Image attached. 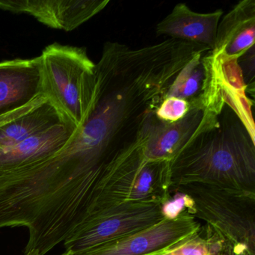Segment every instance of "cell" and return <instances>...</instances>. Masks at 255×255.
Returning <instances> with one entry per match:
<instances>
[{"label":"cell","instance_id":"cell-1","mask_svg":"<svg viewBox=\"0 0 255 255\" xmlns=\"http://www.w3.org/2000/svg\"><path fill=\"white\" fill-rule=\"evenodd\" d=\"M201 128L170 161L171 190L186 184L255 194V141L234 109L207 107Z\"/></svg>","mask_w":255,"mask_h":255},{"label":"cell","instance_id":"cell-2","mask_svg":"<svg viewBox=\"0 0 255 255\" xmlns=\"http://www.w3.org/2000/svg\"><path fill=\"white\" fill-rule=\"evenodd\" d=\"M171 191L189 195L194 203L193 216L205 220L237 252L255 255V194L195 183Z\"/></svg>","mask_w":255,"mask_h":255},{"label":"cell","instance_id":"cell-3","mask_svg":"<svg viewBox=\"0 0 255 255\" xmlns=\"http://www.w3.org/2000/svg\"><path fill=\"white\" fill-rule=\"evenodd\" d=\"M44 94L77 127L83 123L85 77L95 63L86 49L50 44L40 56Z\"/></svg>","mask_w":255,"mask_h":255},{"label":"cell","instance_id":"cell-4","mask_svg":"<svg viewBox=\"0 0 255 255\" xmlns=\"http://www.w3.org/2000/svg\"><path fill=\"white\" fill-rule=\"evenodd\" d=\"M162 202L129 203L106 212L82 225L64 243L65 251L78 255L130 235L163 220Z\"/></svg>","mask_w":255,"mask_h":255},{"label":"cell","instance_id":"cell-5","mask_svg":"<svg viewBox=\"0 0 255 255\" xmlns=\"http://www.w3.org/2000/svg\"><path fill=\"white\" fill-rule=\"evenodd\" d=\"M201 231L196 217L189 212L175 219H163L130 235L76 255H156Z\"/></svg>","mask_w":255,"mask_h":255},{"label":"cell","instance_id":"cell-6","mask_svg":"<svg viewBox=\"0 0 255 255\" xmlns=\"http://www.w3.org/2000/svg\"><path fill=\"white\" fill-rule=\"evenodd\" d=\"M109 0H0V9L33 16L41 23L72 31L99 14Z\"/></svg>","mask_w":255,"mask_h":255},{"label":"cell","instance_id":"cell-7","mask_svg":"<svg viewBox=\"0 0 255 255\" xmlns=\"http://www.w3.org/2000/svg\"><path fill=\"white\" fill-rule=\"evenodd\" d=\"M70 122L72 121L50 98L42 95L27 105L0 117V150L14 147Z\"/></svg>","mask_w":255,"mask_h":255},{"label":"cell","instance_id":"cell-8","mask_svg":"<svg viewBox=\"0 0 255 255\" xmlns=\"http://www.w3.org/2000/svg\"><path fill=\"white\" fill-rule=\"evenodd\" d=\"M44 95L41 58L0 62V117Z\"/></svg>","mask_w":255,"mask_h":255},{"label":"cell","instance_id":"cell-9","mask_svg":"<svg viewBox=\"0 0 255 255\" xmlns=\"http://www.w3.org/2000/svg\"><path fill=\"white\" fill-rule=\"evenodd\" d=\"M187 114L174 123L158 120L144 149L147 161L174 159L201 128L207 107L201 97L190 101Z\"/></svg>","mask_w":255,"mask_h":255},{"label":"cell","instance_id":"cell-10","mask_svg":"<svg viewBox=\"0 0 255 255\" xmlns=\"http://www.w3.org/2000/svg\"><path fill=\"white\" fill-rule=\"evenodd\" d=\"M255 1L242 0L218 26L214 47L208 53L224 61H237L255 45Z\"/></svg>","mask_w":255,"mask_h":255},{"label":"cell","instance_id":"cell-11","mask_svg":"<svg viewBox=\"0 0 255 255\" xmlns=\"http://www.w3.org/2000/svg\"><path fill=\"white\" fill-rule=\"evenodd\" d=\"M78 127L70 122L44 133L0 150V176L40 163L60 151L69 142Z\"/></svg>","mask_w":255,"mask_h":255},{"label":"cell","instance_id":"cell-12","mask_svg":"<svg viewBox=\"0 0 255 255\" xmlns=\"http://www.w3.org/2000/svg\"><path fill=\"white\" fill-rule=\"evenodd\" d=\"M223 11L211 13L192 11L186 3H178L156 26L158 35L187 41L212 50Z\"/></svg>","mask_w":255,"mask_h":255},{"label":"cell","instance_id":"cell-13","mask_svg":"<svg viewBox=\"0 0 255 255\" xmlns=\"http://www.w3.org/2000/svg\"><path fill=\"white\" fill-rule=\"evenodd\" d=\"M209 50H201L180 71L166 97H174L190 102L201 96L204 89L207 68L204 56Z\"/></svg>","mask_w":255,"mask_h":255},{"label":"cell","instance_id":"cell-14","mask_svg":"<svg viewBox=\"0 0 255 255\" xmlns=\"http://www.w3.org/2000/svg\"><path fill=\"white\" fill-rule=\"evenodd\" d=\"M225 240L211 229L203 237L201 231L171 249L156 255H221Z\"/></svg>","mask_w":255,"mask_h":255},{"label":"cell","instance_id":"cell-15","mask_svg":"<svg viewBox=\"0 0 255 255\" xmlns=\"http://www.w3.org/2000/svg\"><path fill=\"white\" fill-rule=\"evenodd\" d=\"M190 109V104L185 100L174 97H166L156 111L158 120L174 123L183 119Z\"/></svg>","mask_w":255,"mask_h":255},{"label":"cell","instance_id":"cell-16","mask_svg":"<svg viewBox=\"0 0 255 255\" xmlns=\"http://www.w3.org/2000/svg\"><path fill=\"white\" fill-rule=\"evenodd\" d=\"M186 212L193 215V201L189 195L180 191H175V194L173 196L169 195L161 206L162 216L164 219L168 220L177 219Z\"/></svg>","mask_w":255,"mask_h":255},{"label":"cell","instance_id":"cell-17","mask_svg":"<svg viewBox=\"0 0 255 255\" xmlns=\"http://www.w3.org/2000/svg\"><path fill=\"white\" fill-rule=\"evenodd\" d=\"M239 68L241 71L243 82L246 86V92L249 91L252 96L255 95V48L252 46L237 60Z\"/></svg>","mask_w":255,"mask_h":255},{"label":"cell","instance_id":"cell-18","mask_svg":"<svg viewBox=\"0 0 255 255\" xmlns=\"http://www.w3.org/2000/svg\"><path fill=\"white\" fill-rule=\"evenodd\" d=\"M74 255V253L71 252V251H65L63 254H62V255Z\"/></svg>","mask_w":255,"mask_h":255}]
</instances>
